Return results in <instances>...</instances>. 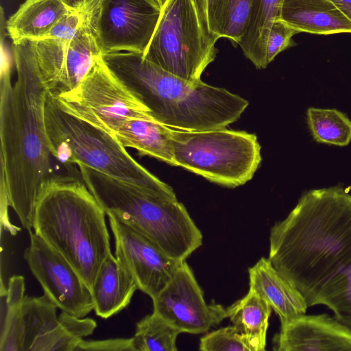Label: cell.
Masks as SVG:
<instances>
[{"mask_svg": "<svg viewBox=\"0 0 351 351\" xmlns=\"http://www.w3.org/2000/svg\"><path fill=\"white\" fill-rule=\"evenodd\" d=\"M1 41V189L23 227L29 230L40 187L55 173L45 123L48 91L21 41L12 43L16 80L12 84L10 53Z\"/></svg>", "mask_w": 351, "mask_h": 351, "instance_id": "1", "label": "cell"}, {"mask_svg": "<svg viewBox=\"0 0 351 351\" xmlns=\"http://www.w3.org/2000/svg\"><path fill=\"white\" fill-rule=\"evenodd\" d=\"M268 259L305 298L351 267V194L342 184L302 193L269 234Z\"/></svg>", "mask_w": 351, "mask_h": 351, "instance_id": "2", "label": "cell"}, {"mask_svg": "<svg viewBox=\"0 0 351 351\" xmlns=\"http://www.w3.org/2000/svg\"><path fill=\"white\" fill-rule=\"evenodd\" d=\"M107 66L147 108L154 121L174 129L224 128L239 119L248 101L226 89L188 81L132 51L101 55Z\"/></svg>", "mask_w": 351, "mask_h": 351, "instance_id": "3", "label": "cell"}, {"mask_svg": "<svg viewBox=\"0 0 351 351\" xmlns=\"http://www.w3.org/2000/svg\"><path fill=\"white\" fill-rule=\"evenodd\" d=\"M106 213L79 174L53 173L40 187L33 229L92 289L111 254Z\"/></svg>", "mask_w": 351, "mask_h": 351, "instance_id": "4", "label": "cell"}, {"mask_svg": "<svg viewBox=\"0 0 351 351\" xmlns=\"http://www.w3.org/2000/svg\"><path fill=\"white\" fill-rule=\"evenodd\" d=\"M78 173L107 214L141 232L170 256L186 261L202 234L176 197L162 195L83 165Z\"/></svg>", "mask_w": 351, "mask_h": 351, "instance_id": "5", "label": "cell"}, {"mask_svg": "<svg viewBox=\"0 0 351 351\" xmlns=\"http://www.w3.org/2000/svg\"><path fill=\"white\" fill-rule=\"evenodd\" d=\"M45 123L51 154L65 167L83 165L176 197L173 189L138 163L114 136L64 112L49 93L45 104Z\"/></svg>", "mask_w": 351, "mask_h": 351, "instance_id": "6", "label": "cell"}, {"mask_svg": "<svg viewBox=\"0 0 351 351\" xmlns=\"http://www.w3.org/2000/svg\"><path fill=\"white\" fill-rule=\"evenodd\" d=\"M171 145L174 166L230 188L250 180L261 162L256 136L245 131L172 128Z\"/></svg>", "mask_w": 351, "mask_h": 351, "instance_id": "7", "label": "cell"}, {"mask_svg": "<svg viewBox=\"0 0 351 351\" xmlns=\"http://www.w3.org/2000/svg\"><path fill=\"white\" fill-rule=\"evenodd\" d=\"M193 0H167L144 58L188 81L201 80L217 53Z\"/></svg>", "mask_w": 351, "mask_h": 351, "instance_id": "8", "label": "cell"}, {"mask_svg": "<svg viewBox=\"0 0 351 351\" xmlns=\"http://www.w3.org/2000/svg\"><path fill=\"white\" fill-rule=\"evenodd\" d=\"M52 97L64 112L113 136L129 119L154 121L147 108L107 66L101 56L75 88Z\"/></svg>", "mask_w": 351, "mask_h": 351, "instance_id": "9", "label": "cell"}, {"mask_svg": "<svg viewBox=\"0 0 351 351\" xmlns=\"http://www.w3.org/2000/svg\"><path fill=\"white\" fill-rule=\"evenodd\" d=\"M95 13L71 40H20L32 56L41 81L51 95L56 96L75 88L101 58L95 25Z\"/></svg>", "mask_w": 351, "mask_h": 351, "instance_id": "10", "label": "cell"}, {"mask_svg": "<svg viewBox=\"0 0 351 351\" xmlns=\"http://www.w3.org/2000/svg\"><path fill=\"white\" fill-rule=\"evenodd\" d=\"M161 9L156 0H100L95 25L101 55L117 51L144 55Z\"/></svg>", "mask_w": 351, "mask_h": 351, "instance_id": "11", "label": "cell"}, {"mask_svg": "<svg viewBox=\"0 0 351 351\" xmlns=\"http://www.w3.org/2000/svg\"><path fill=\"white\" fill-rule=\"evenodd\" d=\"M24 253L45 294L62 311L83 318L94 308L91 290L75 268L32 230Z\"/></svg>", "mask_w": 351, "mask_h": 351, "instance_id": "12", "label": "cell"}, {"mask_svg": "<svg viewBox=\"0 0 351 351\" xmlns=\"http://www.w3.org/2000/svg\"><path fill=\"white\" fill-rule=\"evenodd\" d=\"M152 300L153 312L180 332L204 333L227 317V309L223 306L206 302L203 291L186 261Z\"/></svg>", "mask_w": 351, "mask_h": 351, "instance_id": "13", "label": "cell"}, {"mask_svg": "<svg viewBox=\"0 0 351 351\" xmlns=\"http://www.w3.org/2000/svg\"><path fill=\"white\" fill-rule=\"evenodd\" d=\"M107 215L114 238L116 258L133 277L138 289L152 299L184 261L170 256L145 234L113 215Z\"/></svg>", "mask_w": 351, "mask_h": 351, "instance_id": "14", "label": "cell"}, {"mask_svg": "<svg viewBox=\"0 0 351 351\" xmlns=\"http://www.w3.org/2000/svg\"><path fill=\"white\" fill-rule=\"evenodd\" d=\"M277 351H351V330L328 314H303L281 324Z\"/></svg>", "mask_w": 351, "mask_h": 351, "instance_id": "15", "label": "cell"}, {"mask_svg": "<svg viewBox=\"0 0 351 351\" xmlns=\"http://www.w3.org/2000/svg\"><path fill=\"white\" fill-rule=\"evenodd\" d=\"M250 289L263 298L278 315L280 324L305 314L308 306L303 295L262 257L248 269Z\"/></svg>", "mask_w": 351, "mask_h": 351, "instance_id": "16", "label": "cell"}, {"mask_svg": "<svg viewBox=\"0 0 351 351\" xmlns=\"http://www.w3.org/2000/svg\"><path fill=\"white\" fill-rule=\"evenodd\" d=\"M277 19L299 33H351V22L330 0H280Z\"/></svg>", "mask_w": 351, "mask_h": 351, "instance_id": "17", "label": "cell"}, {"mask_svg": "<svg viewBox=\"0 0 351 351\" xmlns=\"http://www.w3.org/2000/svg\"><path fill=\"white\" fill-rule=\"evenodd\" d=\"M85 1L26 0L7 21L8 34L13 43L43 38L63 16Z\"/></svg>", "mask_w": 351, "mask_h": 351, "instance_id": "18", "label": "cell"}, {"mask_svg": "<svg viewBox=\"0 0 351 351\" xmlns=\"http://www.w3.org/2000/svg\"><path fill=\"white\" fill-rule=\"evenodd\" d=\"M138 289L133 277L110 254L101 265L91 289L93 310L108 319L126 308Z\"/></svg>", "mask_w": 351, "mask_h": 351, "instance_id": "19", "label": "cell"}, {"mask_svg": "<svg viewBox=\"0 0 351 351\" xmlns=\"http://www.w3.org/2000/svg\"><path fill=\"white\" fill-rule=\"evenodd\" d=\"M172 128L155 121L132 119L125 121L114 136L125 148H134L139 156H149L174 165Z\"/></svg>", "mask_w": 351, "mask_h": 351, "instance_id": "20", "label": "cell"}, {"mask_svg": "<svg viewBox=\"0 0 351 351\" xmlns=\"http://www.w3.org/2000/svg\"><path fill=\"white\" fill-rule=\"evenodd\" d=\"M227 317L245 338L252 351L265 350L271 306L249 289L241 299L226 308Z\"/></svg>", "mask_w": 351, "mask_h": 351, "instance_id": "21", "label": "cell"}, {"mask_svg": "<svg viewBox=\"0 0 351 351\" xmlns=\"http://www.w3.org/2000/svg\"><path fill=\"white\" fill-rule=\"evenodd\" d=\"M280 0H254L248 29L239 43L246 58L258 69L267 66L265 49L269 31L278 18Z\"/></svg>", "mask_w": 351, "mask_h": 351, "instance_id": "22", "label": "cell"}, {"mask_svg": "<svg viewBox=\"0 0 351 351\" xmlns=\"http://www.w3.org/2000/svg\"><path fill=\"white\" fill-rule=\"evenodd\" d=\"M58 306L45 295H25L21 306L22 351H30L34 343L55 329L59 324Z\"/></svg>", "mask_w": 351, "mask_h": 351, "instance_id": "23", "label": "cell"}, {"mask_svg": "<svg viewBox=\"0 0 351 351\" xmlns=\"http://www.w3.org/2000/svg\"><path fill=\"white\" fill-rule=\"evenodd\" d=\"M59 324L52 331L36 340L30 351H75L78 343L97 327L90 318H80L62 311Z\"/></svg>", "mask_w": 351, "mask_h": 351, "instance_id": "24", "label": "cell"}, {"mask_svg": "<svg viewBox=\"0 0 351 351\" xmlns=\"http://www.w3.org/2000/svg\"><path fill=\"white\" fill-rule=\"evenodd\" d=\"M306 121L317 143L343 147L351 142V120L337 109L310 107Z\"/></svg>", "mask_w": 351, "mask_h": 351, "instance_id": "25", "label": "cell"}, {"mask_svg": "<svg viewBox=\"0 0 351 351\" xmlns=\"http://www.w3.org/2000/svg\"><path fill=\"white\" fill-rule=\"evenodd\" d=\"M181 333L155 313L137 324L132 337L134 351H176V339Z\"/></svg>", "mask_w": 351, "mask_h": 351, "instance_id": "26", "label": "cell"}, {"mask_svg": "<svg viewBox=\"0 0 351 351\" xmlns=\"http://www.w3.org/2000/svg\"><path fill=\"white\" fill-rule=\"evenodd\" d=\"M254 0H220L215 21V37L239 43L250 21Z\"/></svg>", "mask_w": 351, "mask_h": 351, "instance_id": "27", "label": "cell"}, {"mask_svg": "<svg viewBox=\"0 0 351 351\" xmlns=\"http://www.w3.org/2000/svg\"><path fill=\"white\" fill-rule=\"evenodd\" d=\"M317 304L330 308L335 318L351 330V267L321 290L313 302V306Z\"/></svg>", "mask_w": 351, "mask_h": 351, "instance_id": "28", "label": "cell"}, {"mask_svg": "<svg viewBox=\"0 0 351 351\" xmlns=\"http://www.w3.org/2000/svg\"><path fill=\"white\" fill-rule=\"evenodd\" d=\"M99 2L100 0H86L81 7L63 16L43 38L64 40L72 39L77 32L93 18Z\"/></svg>", "mask_w": 351, "mask_h": 351, "instance_id": "29", "label": "cell"}, {"mask_svg": "<svg viewBox=\"0 0 351 351\" xmlns=\"http://www.w3.org/2000/svg\"><path fill=\"white\" fill-rule=\"evenodd\" d=\"M199 346L202 351H252L244 336L233 325L206 334Z\"/></svg>", "mask_w": 351, "mask_h": 351, "instance_id": "30", "label": "cell"}, {"mask_svg": "<svg viewBox=\"0 0 351 351\" xmlns=\"http://www.w3.org/2000/svg\"><path fill=\"white\" fill-rule=\"evenodd\" d=\"M299 32L279 19L271 25L267 37L265 58L269 64L276 56L285 49L296 45L292 37Z\"/></svg>", "mask_w": 351, "mask_h": 351, "instance_id": "31", "label": "cell"}, {"mask_svg": "<svg viewBox=\"0 0 351 351\" xmlns=\"http://www.w3.org/2000/svg\"><path fill=\"white\" fill-rule=\"evenodd\" d=\"M134 351L131 338H115L106 340L82 339L75 350Z\"/></svg>", "mask_w": 351, "mask_h": 351, "instance_id": "32", "label": "cell"}, {"mask_svg": "<svg viewBox=\"0 0 351 351\" xmlns=\"http://www.w3.org/2000/svg\"><path fill=\"white\" fill-rule=\"evenodd\" d=\"M202 23L212 38L215 37V21L220 0H193Z\"/></svg>", "mask_w": 351, "mask_h": 351, "instance_id": "33", "label": "cell"}, {"mask_svg": "<svg viewBox=\"0 0 351 351\" xmlns=\"http://www.w3.org/2000/svg\"><path fill=\"white\" fill-rule=\"evenodd\" d=\"M351 22V0H330Z\"/></svg>", "mask_w": 351, "mask_h": 351, "instance_id": "34", "label": "cell"}, {"mask_svg": "<svg viewBox=\"0 0 351 351\" xmlns=\"http://www.w3.org/2000/svg\"><path fill=\"white\" fill-rule=\"evenodd\" d=\"M156 1L158 3V4L160 5V6L162 8L167 0H156Z\"/></svg>", "mask_w": 351, "mask_h": 351, "instance_id": "35", "label": "cell"}]
</instances>
